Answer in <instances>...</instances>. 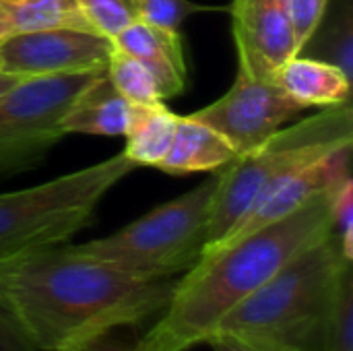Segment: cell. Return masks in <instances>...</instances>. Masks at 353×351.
<instances>
[{
	"label": "cell",
	"instance_id": "1",
	"mask_svg": "<svg viewBox=\"0 0 353 351\" xmlns=\"http://www.w3.org/2000/svg\"><path fill=\"white\" fill-rule=\"evenodd\" d=\"M176 279H141L74 246L0 259V306L39 351H79L170 304Z\"/></svg>",
	"mask_w": 353,
	"mask_h": 351
},
{
	"label": "cell",
	"instance_id": "2",
	"mask_svg": "<svg viewBox=\"0 0 353 351\" xmlns=\"http://www.w3.org/2000/svg\"><path fill=\"white\" fill-rule=\"evenodd\" d=\"M329 234L323 190L281 221L203 254L178 279L170 304L134 350L188 351L205 343L240 302Z\"/></svg>",
	"mask_w": 353,
	"mask_h": 351
},
{
	"label": "cell",
	"instance_id": "3",
	"mask_svg": "<svg viewBox=\"0 0 353 351\" xmlns=\"http://www.w3.org/2000/svg\"><path fill=\"white\" fill-rule=\"evenodd\" d=\"M352 263L337 240L325 236L240 302L211 335L316 351L323 323Z\"/></svg>",
	"mask_w": 353,
	"mask_h": 351
},
{
	"label": "cell",
	"instance_id": "4",
	"mask_svg": "<svg viewBox=\"0 0 353 351\" xmlns=\"http://www.w3.org/2000/svg\"><path fill=\"white\" fill-rule=\"evenodd\" d=\"M345 145H353V110L350 101L323 108L314 116L279 128L263 145L228 163L215 178L203 254L211 252L234 230L269 184Z\"/></svg>",
	"mask_w": 353,
	"mask_h": 351
},
{
	"label": "cell",
	"instance_id": "5",
	"mask_svg": "<svg viewBox=\"0 0 353 351\" xmlns=\"http://www.w3.org/2000/svg\"><path fill=\"white\" fill-rule=\"evenodd\" d=\"M137 166L122 153L43 184L0 194V259L58 246L85 230Z\"/></svg>",
	"mask_w": 353,
	"mask_h": 351
},
{
	"label": "cell",
	"instance_id": "6",
	"mask_svg": "<svg viewBox=\"0 0 353 351\" xmlns=\"http://www.w3.org/2000/svg\"><path fill=\"white\" fill-rule=\"evenodd\" d=\"M215 180L151 209L122 230L74 248L141 279H172L192 269L207 244Z\"/></svg>",
	"mask_w": 353,
	"mask_h": 351
},
{
	"label": "cell",
	"instance_id": "7",
	"mask_svg": "<svg viewBox=\"0 0 353 351\" xmlns=\"http://www.w3.org/2000/svg\"><path fill=\"white\" fill-rule=\"evenodd\" d=\"M93 74L21 79L0 95V176L31 170L48 155L64 137L60 120L68 103Z\"/></svg>",
	"mask_w": 353,
	"mask_h": 351
},
{
	"label": "cell",
	"instance_id": "8",
	"mask_svg": "<svg viewBox=\"0 0 353 351\" xmlns=\"http://www.w3.org/2000/svg\"><path fill=\"white\" fill-rule=\"evenodd\" d=\"M304 110L275 81H256L238 72L228 93L190 116L221 134L240 157Z\"/></svg>",
	"mask_w": 353,
	"mask_h": 351
},
{
	"label": "cell",
	"instance_id": "9",
	"mask_svg": "<svg viewBox=\"0 0 353 351\" xmlns=\"http://www.w3.org/2000/svg\"><path fill=\"white\" fill-rule=\"evenodd\" d=\"M110 37L85 29H43L0 37V72L19 79L105 70Z\"/></svg>",
	"mask_w": 353,
	"mask_h": 351
},
{
	"label": "cell",
	"instance_id": "10",
	"mask_svg": "<svg viewBox=\"0 0 353 351\" xmlns=\"http://www.w3.org/2000/svg\"><path fill=\"white\" fill-rule=\"evenodd\" d=\"M230 14L240 74L273 81L275 72L298 56L288 0H232Z\"/></svg>",
	"mask_w": 353,
	"mask_h": 351
},
{
	"label": "cell",
	"instance_id": "11",
	"mask_svg": "<svg viewBox=\"0 0 353 351\" xmlns=\"http://www.w3.org/2000/svg\"><path fill=\"white\" fill-rule=\"evenodd\" d=\"M352 147L353 145H345L327 157H321L308 166H302V168L292 170V172L283 174L281 178H277L273 184H269L261 192V197L254 201V205L248 209V213L234 225V230L213 250H217L225 244H232L244 236H250L275 221H281L283 217L292 215L294 211H298L312 197H316L319 192H323L327 188L329 180L335 176V172L339 168L352 163Z\"/></svg>",
	"mask_w": 353,
	"mask_h": 351
},
{
	"label": "cell",
	"instance_id": "12",
	"mask_svg": "<svg viewBox=\"0 0 353 351\" xmlns=\"http://www.w3.org/2000/svg\"><path fill=\"white\" fill-rule=\"evenodd\" d=\"M112 43L151 70L163 101L186 89V60L178 31L134 21L114 35Z\"/></svg>",
	"mask_w": 353,
	"mask_h": 351
},
{
	"label": "cell",
	"instance_id": "13",
	"mask_svg": "<svg viewBox=\"0 0 353 351\" xmlns=\"http://www.w3.org/2000/svg\"><path fill=\"white\" fill-rule=\"evenodd\" d=\"M128 106L122 93L112 85L105 70L95 72L72 97L62 120L64 134H93V137H124Z\"/></svg>",
	"mask_w": 353,
	"mask_h": 351
},
{
	"label": "cell",
	"instance_id": "14",
	"mask_svg": "<svg viewBox=\"0 0 353 351\" xmlns=\"http://www.w3.org/2000/svg\"><path fill=\"white\" fill-rule=\"evenodd\" d=\"M273 81L304 108H333L350 101L352 79L335 64L321 58L294 56L273 77Z\"/></svg>",
	"mask_w": 353,
	"mask_h": 351
},
{
	"label": "cell",
	"instance_id": "15",
	"mask_svg": "<svg viewBox=\"0 0 353 351\" xmlns=\"http://www.w3.org/2000/svg\"><path fill=\"white\" fill-rule=\"evenodd\" d=\"M234 159L236 153L221 134L194 120L192 116H178V126L170 151L157 170L172 176L217 172Z\"/></svg>",
	"mask_w": 353,
	"mask_h": 351
},
{
	"label": "cell",
	"instance_id": "16",
	"mask_svg": "<svg viewBox=\"0 0 353 351\" xmlns=\"http://www.w3.org/2000/svg\"><path fill=\"white\" fill-rule=\"evenodd\" d=\"M178 116L163 103H130L126 120L124 155L139 168H157L170 151L176 134Z\"/></svg>",
	"mask_w": 353,
	"mask_h": 351
},
{
	"label": "cell",
	"instance_id": "17",
	"mask_svg": "<svg viewBox=\"0 0 353 351\" xmlns=\"http://www.w3.org/2000/svg\"><path fill=\"white\" fill-rule=\"evenodd\" d=\"M0 19L8 33L43 29L93 31L74 0H0Z\"/></svg>",
	"mask_w": 353,
	"mask_h": 351
},
{
	"label": "cell",
	"instance_id": "18",
	"mask_svg": "<svg viewBox=\"0 0 353 351\" xmlns=\"http://www.w3.org/2000/svg\"><path fill=\"white\" fill-rule=\"evenodd\" d=\"M105 74L112 81V85L122 93V97L130 103L163 101L151 70L141 60L118 48H114L108 58Z\"/></svg>",
	"mask_w": 353,
	"mask_h": 351
},
{
	"label": "cell",
	"instance_id": "19",
	"mask_svg": "<svg viewBox=\"0 0 353 351\" xmlns=\"http://www.w3.org/2000/svg\"><path fill=\"white\" fill-rule=\"evenodd\" d=\"M316 351H353V265L339 281L316 341Z\"/></svg>",
	"mask_w": 353,
	"mask_h": 351
},
{
	"label": "cell",
	"instance_id": "20",
	"mask_svg": "<svg viewBox=\"0 0 353 351\" xmlns=\"http://www.w3.org/2000/svg\"><path fill=\"white\" fill-rule=\"evenodd\" d=\"M329 203V223L331 236L337 240L343 257L353 261V180L352 163L339 168L335 176L329 180L327 188Z\"/></svg>",
	"mask_w": 353,
	"mask_h": 351
},
{
	"label": "cell",
	"instance_id": "21",
	"mask_svg": "<svg viewBox=\"0 0 353 351\" xmlns=\"http://www.w3.org/2000/svg\"><path fill=\"white\" fill-rule=\"evenodd\" d=\"M321 60H327L341 68L353 79V12L352 2L343 0L339 10L329 19L327 27L321 31Z\"/></svg>",
	"mask_w": 353,
	"mask_h": 351
},
{
	"label": "cell",
	"instance_id": "22",
	"mask_svg": "<svg viewBox=\"0 0 353 351\" xmlns=\"http://www.w3.org/2000/svg\"><path fill=\"white\" fill-rule=\"evenodd\" d=\"M74 4L91 29L110 39L130 23L139 21L128 0H74Z\"/></svg>",
	"mask_w": 353,
	"mask_h": 351
},
{
	"label": "cell",
	"instance_id": "23",
	"mask_svg": "<svg viewBox=\"0 0 353 351\" xmlns=\"http://www.w3.org/2000/svg\"><path fill=\"white\" fill-rule=\"evenodd\" d=\"M137 12V19L155 27L178 31L180 25L194 12L209 10L203 4L190 0H128Z\"/></svg>",
	"mask_w": 353,
	"mask_h": 351
},
{
	"label": "cell",
	"instance_id": "24",
	"mask_svg": "<svg viewBox=\"0 0 353 351\" xmlns=\"http://www.w3.org/2000/svg\"><path fill=\"white\" fill-rule=\"evenodd\" d=\"M288 8L294 25L298 54H302L308 41L312 39V35L323 25L327 17L329 0H288Z\"/></svg>",
	"mask_w": 353,
	"mask_h": 351
},
{
	"label": "cell",
	"instance_id": "25",
	"mask_svg": "<svg viewBox=\"0 0 353 351\" xmlns=\"http://www.w3.org/2000/svg\"><path fill=\"white\" fill-rule=\"evenodd\" d=\"M0 351H39L0 306Z\"/></svg>",
	"mask_w": 353,
	"mask_h": 351
},
{
	"label": "cell",
	"instance_id": "26",
	"mask_svg": "<svg viewBox=\"0 0 353 351\" xmlns=\"http://www.w3.org/2000/svg\"><path fill=\"white\" fill-rule=\"evenodd\" d=\"M213 351H300L294 348H279V345H265V343H252V341H242L230 335H211L207 341Z\"/></svg>",
	"mask_w": 353,
	"mask_h": 351
},
{
	"label": "cell",
	"instance_id": "27",
	"mask_svg": "<svg viewBox=\"0 0 353 351\" xmlns=\"http://www.w3.org/2000/svg\"><path fill=\"white\" fill-rule=\"evenodd\" d=\"M79 351H137L134 348H126V345H122V343H118V341H112L110 339V335L108 337H101V339H97V341H93V343H89V345H85L83 350Z\"/></svg>",
	"mask_w": 353,
	"mask_h": 351
},
{
	"label": "cell",
	"instance_id": "28",
	"mask_svg": "<svg viewBox=\"0 0 353 351\" xmlns=\"http://www.w3.org/2000/svg\"><path fill=\"white\" fill-rule=\"evenodd\" d=\"M21 79L19 77H12V74H2L0 72V95L4 93V91H8L14 83H19Z\"/></svg>",
	"mask_w": 353,
	"mask_h": 351
},
{
	"label": "cell",
	"instance_id": "29",
	"mask_svg": "<svg viewBox=\"0 0 353 351\" xmlns=\"http://www.w3.org/2000/svg\"><path fill=\"white\" fill-rule=\"evenodd\" d=\"M4 35H8V27L2 23V19H0V37H4Z\"/></svg>",
	"mask_w": 353,
	"mask_h": 351
}]
</instances>
